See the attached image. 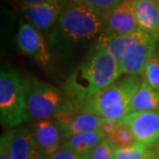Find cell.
<instances>
[{"label": "cell", "mask_w": 159, "mask_h": 159, "mask_svg": "<svg viewBox=\"0 0 159 159\" xmlns=\"http://www.w3.org/2000/svg\"><path fill=\"white\" fill-rule=\"evenodd\" d=\"M131 130L138 143L153 147L159 139V115L156 111L130 112L120 120Z\"/></svg>", "instance_id": "52a82bcc"}, {"label": "cell", "mask_w": 159, "mask_h": 159, "mask_svg": "<svg viewBox=\"0 0 159 159\" xmlns=\"http://www.w3.org/2000/svg\"><path fill=\"white\" fill-rule=\"evenodd\" d=\"M115 148L109 138H104L83 159H115Z\"/></svg>", "instance_id": "44dd1931"}, {"label": "cell", "mask_w": 159, "mask_h": 159, "mask_svg": "<svg viewBox=\"0 0 159 159\" xmlns=\"http://www.w3.org/2000/svg\"><path fill=\"white\" fill-rule=\"evenodd\" d=\"M123 0H79V2L93 9H96L98 11L102 12L103 15L116 7Z\"/></svg>", "instance_id": "7402d4cb"}, {"label": "cell", "mask_w": 159, "mask_h": 159, "mask_svg": "<svg viewBox=\"0 0 159 159\" xmlns=\"http://www.w3.org/2000/svg\"><path fill=\"white\" fill-rule=\"evenodd\" d=\"M47 159H83L79 154L71 151L70 149L62 146V148H59L53 154L47 156Z\"/></svg>", "instance_id": "603a6c76"}, {"label": "cell", "mask_w": 159, "mask_h": 159, "mask_svg": "<svg viewBox=\"0 0 159 159\" xmlns=\"http://www.w3.org/2000/svg\"><path fill=\"white\" fill-rule=\"evenodd\" d=\"M152 159H154V158H152Z\"/></svg>", "instance_id": "4dcf8cb0"}, {"label": "cell", "mask_w": 159, "mask_h": 159, "mask_svg": "<svg viewBox=\"0 0 159 159\" xmlns=\"http://www.w3.org/2000/svg\"><path fill=\"white\" fill-rule=\"evenodd\" d=\"M138 20L135 17L132 0H123L122 2L104 14V29L106 35H120L138 31Z\"/></svg>", "instance_id": "9c48e42d"}, {"label": "cell", "mask_w": 159, "mask_h": 159, "mask_svg": "<svg viewBox=\"0 0 159 159\" xmlns=\"http://www.w3.org/2000/svg\"><path fill=\"white\" fill-rule=\"evenodd\" d=\"M104 29V15L81 2L63 6L48 35V46L56 51L68 50L98 39Z\"/></svg>", "instance_id": "6da1fadb"}, {"label": "cell", "mask_w": 159, "mask_h": 159, "mask_svg": "<svg viewBox=\"0 0 159 159\" xmlns=\"http://www.w3.org/2000/svg\"><path fill=\"white\" fill-rule=\"evenodd\" d=\"M152 149H153V153H154V159H159V139L156 144L152 147Z\"/></svg>", "instance_id": "484cf974"}, {"label": "cell", "mask_w": 159, "mask_h": 159, "mask_svg": "<svg viewBox=\"0 0 159 159\" xmlns=\"http://www.w3.org/2000/svg\"><path fill=\"white\" fill-rule=\"evenodd\" d=\"M139 27L149 33H159V3L157 0H132Z\"/></svg>", "instance_id": "9a60e30c"}, {"label": "cell", "mask_w": 159, "mask_h": 159, "mask_svg": "<svg viewBox=\"0 0 159 159\" xmlns=\"http://www.w3.org/2000/svg\"><path fill=\"white\" fill-rule=\"evenodd\" d=\"M11 154L12 159H43L32 132L27 127H20L9 131Z\"/></svg>", "instance_id": "7c38bea8"}, {"label": "cell", "mask_w": 159, "mask_h": 159, "mask_svg": "<svg viewBox=\"0 0 159 159\" xmlns=\"http://www.w3.org/2000/svg\"><path fill=\"white\" fill-rule=\"evenodd\" d=\"M0 159H12L11 154L9 131H6L1 135V139H0Z\"/></svg>", "instance_id": "cb8c5ba5"}, {"label": "cell", "mask_w": 159, "mask_h": 159, "mask_svg": "<svg viewBox=\"0 0 159 159\" xmlns=\"http://www.w3.org/2000/svg\"><path fill=\"white\" fill-rule=\"evenodd\" d=\"M25 88L29 119L41 120L56 116L64 106L63 93L54 85L30 77L25 79Z\"/></svg>", "instance_id": "5b68a950"}, {"label": "cell", "mask_w": 159, "mask_h": 159, "mask_svg": "<svg viewBox=\"0 0 159 159\" xmlns=\"http://www.w3.org/2000/svg\"><path fill=\"white\" fill-rule=\"evenodd\" d=\"M32 134L44 156H49L58 150L63 139L58 122H54L49 118L37 120L33 126Z\"/></svg>", "instance_id": "8fae6325"}, {"label": "cell", "mask_w": 159, "mask_h": 159, "mask_svg": "<svg viewBox=\"0 0 159 159\" xmlns=\"http://www.w3.org/2000/svg\"><path fill=\"white\" fill-rule=\"evenodd\" d=\"M120 77H122L120 64L115 57L104 48L94 46L90 55L66 83L69 98L64 103L74 107L77 104L82 107L87 98L113 84Z\"/></svg>", "instance_id": "7a4b0ae2"}, {"label": "cell", "mask_w": 159, "mask_h": 159, "mask_svg": "<svg viewBox=\"0 0 159 159\" xmlns=\"http://www.w3.org/2000/svg\"><path fill=\"white\" fill-rule=\"evenodd\" d=\"M146 33H147V31L139 29L135 32L120 34V35H106V34H101L97 39L95 46L104 48L107 52L115 57V59L120 64V62L122 61L123 57L125 56V54L129 48L134 43H136L139 39H142Z\"/></svg>", "instance_id": "4fadbf2b"}, {"label": "cell", "mask_w": 159, "mask_h": 159, "mask_svg": "<svg viewBox=\"0 0 159 159\" xmlns=\"http://www.w3.org/2000/svg\"><path fill=\"white\" fill-rule=\"evenodd\" d=\"M109 139L115 147H126L136 142L130 128L121 121H118L115 129L110 134Z\"/></svg>", "instance_id": "d6986e66"}, {"label": "cell", "mask_w": 159, "mask_h": 159, "mask_svg": "<svg viewBox=\"0 0 159 159\" xmlns=\"http://www.w3.org/2000/svg\"><path fill=\"white\" fill-rule=\"evenodd\" d=\"M29 119L25 79L9 66L0 71V121L4 126H18Z\"/></svg>", "instance_id": "277c9868"}, {"label": "cell", "mask_w": 159, "mask_h": 159, "mask_svg": "<svg viewBox=\"0 0 159 159\" xmlns=\"http://www.w3.org/2000/svg\"><path fill=\"white\" fill-rule=\"evenodd\" d=\"M159 107V90L150 86L144 79L130 101L129 113L138 111H156Z\"/></svg>", "instance_id": "e0dca14e"}, {"label": "cell", "mask_w": 159, "mask_h": 159, "mask_svg": "<svg viewBox=\"0 0 159 159\" xmlns=\"http://www.w3.org/2000/svg\"><path fill=\"white\" fill-rule=\"evenodd\" d=\"M157 2H158V3H159V0H157Z\"/></svg>", "instance_id": "f546056e"}, {"label": "cell", "mask_w": 159, "mask_h": 159, "mask_svg": "<svg viewBox=\"0 0 159 159\" xmlns=\"http://www.w3.org/2000/svg\"><path fill=\"white\" fill-rule=\"evenodd\" d=\"M69 1H72V2H79V0H69Z\"/></svg>", "instance_id": "83f0119b"}, {"label": "cell", "mask_w": 159, "mask_h": 159, "mask_svg": "<svg viewBox=\"0 0 159 159\" xmlns=\"http://www.w3.org/2000/svg\"><path fill=\"white\" fill-rule=\"evenodd\" d=\"M63 5L57 2L23 4V14L28 23L39 30H51L56 24Z\"/></svg>", "instance_id": "30bf717a"}, {"label": "cell", "mask_w": 159, "mask_h": 159, "mask_svg": "<svg viewBox=\"0 0 159 159\" xmlns=\"http://www.w3.org/2000/svg\"><path fill=\"white\" fill-rule=\"evenodd\" d=\"M142 75H124L87 98L81 110L118 122L129 113L130 101L142 83Z\"/></svg>", "instance_id": "3957f363"}, {"label": "cell", "mask_w": 159, "mask_h": 159, "mask_svg": "<svg viewBox=\"0 0 159 159\" xmlns=\"http://www.w3.org/2000/svg\"><path fill=\"white\" fill-rule=\"evenodd\" d=\"M23 4H37V3H43V2H57L63 4L66 0H21Z\"/></svg>", "instance_id": "d4e9b609"}, {"label": "cell", "mask_w": 159, "mask_h": 159, "mask_svg": "<svg viewBox=\"0 0 159 159\" xmlns=\"http://www.w3.org/2000/svg\"><path fill=\"white\" fill-rule=\"evenodd\" d=\"M18 48L20 52L35 60L39 64L46 66L51 61L49 47L44 40L40 30L30 23L22 22L19 26L17 35Z\"/></svg>", "instance_id": "ba28073f"}, {"label": "cell", "mask_w": 159, "mask_h": 159, "mask_svg": "<svg viewBox=\"0 0 159 159\" xmlns=\"http://www.w3.org/2000/svg\"><path fill=\"white\" fill-rule=\"evenodd\" d=\"M106 138L101 130L88 131L71 135L65 139L63 146L75 152L82 158L86 157L102 139Z\"/></svg>", "instance_id": "2e32d148"}, {"label": "cell", "mask_w": 159, "mask_h": 159, "mask_svg": "<svg viewBox=\"0 0 159 159\" xmlns=\"http://www.w3.org/2000/svg\"><path fill=\"white\" fill-rule=\"evenodd\" d=\"M154 153L152 147L135 142L126 147L115 148V159H152Z\"/></svg>", "instance_id": "ac0fdd59"}, {"label": "cell", "mask_w": 159, "mask_h": 159, "mask_svg": "<svg viewBox=\"0 0 159 159\" xmlns=\"http://www.w3.org/2000/svg\"><path fill=\"white\" fill-rule=\"evenodd\" d=\"M156 112H157V113H158V115H159V107H158V109H157V110H156Z\"/></svg>", "instance_id": "f1b7e54d"}, {"label": "cell", "mask_w": 159, "mask_h": 159, "mask_svg": "<svg viewBox=\"0 0 159 159\" xmlns=\"http://www.w3.org/2000/svg\"><path fill=\"white\" fill-rule=\"evenodd\" d=\"M156 52L159 57V33H157V50H156Z\"/></svg>", "instance_id": "4316f807"}, {"label": "cell", "mask_w": 159, "mask_h": 159, "mask_svg": "<svg viewBox=\"0 0 159 159\" xmlns=\"http://www.w3.org/2000/svg\"><path fill=\"white\" fill-rule=\"evenodd\" d=\"M157 33L147 32L129 48L120 62L121 75H143L149 59L156 53Z\"/></svg>", "instance_id": "8992f818"}, {"label": "cell", "mask_w": 159, "mask_h": 159, "mask_svg": "<svg viewBox=\"0 0 159 159\" xmlns=\"http://www.w3.org/2000/svg\"><path fill=\"white\" fill-rule=\"evenodd\" d=\"M142 77L149 85L159 90V57L157 52L149 59Z\"/></svg>", "instance_id": "ffe728a7"}, {"label": "cell", "mask_w": 159, "mask_h": 159, "mask_svg": "<svg viewBox=\"0 0 159 159\" xmlns=\"http://www.w3.org/2000/svg\"><path fill=\"white\" fill-rule=\"evenodd\" d=\"M103 118L94 113L81 110L75 114L68 121L64 123H58L61 129L63 139L78 134V133L100 130Z\"/></svg>", "instance_id": "5bb4252c"}]
</instances>
